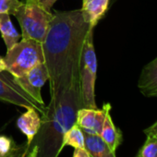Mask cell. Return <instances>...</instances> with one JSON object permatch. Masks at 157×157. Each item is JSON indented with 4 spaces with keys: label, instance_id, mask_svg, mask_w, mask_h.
<instances>
[{
    "label": "cell",
    "instance_id": "cell-5",
    "mask_svg": "<svg viewBox=\"0 0 157 157\" xmlns=\"http://www.w3.org/2000/svg\"><path fill=\"white\" fill-rule=\"evenodd\" d=\"M94 29L91 28L83 48L81 67V92L83 107L97 108L95 102V81L97 74V58L94 45Z\"/></svg>",
    "mask_w": 157,
    "mask_h": 157
},
{
    "label": "cell",
    "instance_id": "cell-4",
    "mask_svg": "<svg viewBox=\"0 0 157 157\" xmlns=\"http://www.w3.org/2000/svg\"><path fill=\"white\" fill-rule=\"evenodd\" d=\"M4 60L6 70L16 78L21 77L36 65L44 62L43 44L32 39H22L7 50Z\"/></svg>",
    "mask_w": 157,
    "mask_h": 157
},
{
    "label": "cell",
    "instance_id": "cell-24",
    "mask_svg": "<svg viewBox=\"0 0 157 157\" xmlns=\"http://www.w3.org/2000/svg\"><path fill=\"white\" fill-rule=\"evenodd\" d=\"M6 69H7V66H6L4 57H1V56H0V72H1V71H4V70H6Z\"/></svg>",
    "mask_w": 157,
    "mask_h": 157
},
{
    "label": "cell",
    "instance_id": "cell-14",
    "mask_svg": "<svg viewBox=\"0 0 157 157\" xmlns=\"http://www.w3.org/2000/svg\"><path fill=\"white\" fill-rule=\"evenodd\" d=\"M0 33L7 46V50L13 47L21 37L13 26L10 16L6 13H0Z\"/></svg>",
    "mask_w": 157,
    "mask_h": 157
},
{
    "label": "cell",
    "instance_id": "cell-7",
    "mask_svg": "<svg viewBox=\"0 0 157 157\" xmlns=\"http://www.w3.org/2000/svg\"><path fill=\"white\" fill-rule=\"evenodd\" d=\"M15 78L21 88L38 104L45 105L41 94L42 87L49 80L48 70L44 62L36 65L23 76L18 78L15 77Z\"/></svg>",
    "mask_w": 157,
    "mask_h": 157
},
{
    "label": "cell",
    "instance_id": "cell-2",
    "mask_svg": "<svg viewBox=\"0 0 157 157\" xmlns=\"http://www.w3.org/2000/svg\"><path fill=\"white\" fill-rule=\"evenodd\" d=\"M83 107L81 82L52 95L41 117V127L30 149L37 147V157H58L65 133L76 124L77 113ZM29 149V150H30Z\"/></svg>",
    "mask_w": 157,
    "mask_h": 157
},
{
    "label": "cell",
    "instance_id": "cell-19",
    "mask_svg": "<svg viewBox=\"0 0 157 157\" xmlns=\"http://www.w3.org/2000/svg\"><path fill=\"white\" fill-rule=\"evenodd\" d=\"M29 151V148L27 147V145H16L12 151L7 154L5 157H25L26 154Z\"/></svg>",
    "mask_w": 157,
    "mask_h": 157
},
{
    "label": "cell",
    "instance_id": "cell-11",
    "mask_svg": "<svg viewBox=\"0 0 157 157\" xmlns=\"http://www.w3.org/2000/svg\"><path fill=\"white\" fill-rule=\"evenodd\" d=\"M109 6V0H88L81 9L84 21L94 28L105 16Z\"/></svg>",
    "mask_w": 157,
    "mask_h": 157
},
{
    "label": "cell",
    "instance_id": "cell-18",
    "mask_svg": "<svg viewBox=\"0 0 157 157\" xmlns=\"http://www.w3.org/2000/svg\"><path fill=\"white\" fill-rule=\"evenodd\" d=\"M15 146L16 144L11 138L5 135H0V154L2 156L9 154Z\"/></svg>",
    "mask_w": 157,
    "mask_h": 157
},
{
    "label": "cell",
    "instance_id": "cell-10",
    "mask_svg": "<svg viewBox=\"0 0 157 157\" xmlns=\"http://www.w3.org/2000/svg\"><path fill=\"white\" fill-rule=\"evenodd\" d=\"M17 127L26 136V145L30 149V145L39 131L41 127V117L35 108H27V111L18 118Z\"/></svg>",
    "mask_w": 157,
    "mask_h": 157
},
{
    "label": "cell",
    "instance_id": "cell-3",
    "mask_svg": "<svg viewBox=\"0 0 157 157\" xmlns=\"http://www.w3.org/2000/svg\"><path fill=\"white\" fill-rule=\"evenodd\" d=\"M22 39H32L44 43L54 18L52 11L46 10L37 0H26L15 11Z\"/></svg>",
    "mask_w": 157,
    "mask_h": 157
},
{
    "label": "cell",
    "instance_id": "cell-15",
    "mask_svg": "<svg viewBox=\"0 0 157 157\" xmlns=\"http://www.w3.org/2000/svg\"><path fill=\"white\" fill-rule=\"evenodd\" d=\"M84 143H85L84 132L80 127L75 124L65 133L63 137L62 147L63 149L65 146H71L74 149L84 148Z\"/></svg>",
    "mask_w": 157,
    "mask_h": 157
},
{
    "label": "cell",
    "instance_id": "cell-26",
    "mask_svg": "<svg viewBox=\"0 0 157 157\" xmlns=\"http://www.w3.org/2000/svg\"><path fill=\"white\" fill-rule=\"evenodd\" d=\"M0 157H5V156H2L1 154H0Z\"/></svg>",
    "mask_w": 157,
    "mask_h": 157
},
{
    "label": "cell",
    "instance_id": "cell-6",
    "mask_svg": "<svg viewBox=\"0 0 157 157\" xmlns=\"http://www.w3.org/2000/svg\"><path fill=\"white\" fill-rule=\"evenodd\" d=\"M0 101L7 102L24 108H35L41 115L44 112L45 105L38 104L16 82L15 77L4 70L0 72Z\"/></svg>",
    "mask_w": 157,
    "mask_h": 157
},
{
    "label": "cell",
    "instance_id": "cell-22",
    "mask_svg": "<svg viewBox=\"0 0 157 157\" xmlns=\"http://www.w3.org/2000/svg\"><path fill=\"white\" fill-rule=\"evenodd\" d=\"M37 1L48 11H51L52 7L54 6V4L57 1V0H37Z\"/></svg>",
    "mask_w": 157,
    "mask_h": 157
},
{
    "label": "cell",
    "instance_id": "cell-25",
    "mask_svg": "<svg viewBox=\"0 0 157 157\" xmlns=\"http://www.w3.org/2000/svg\"><path fill=\"white\" fill-rule=\"evenodd\" d=\"M87 1H88V0H82V4H83V3H86Z\"/></svg>",
    "mask_w": 157,
    "mask_h": 157
},
{
    "label": "cell",
    "instance_id": "cell-21",
    "mask_svg": "<svg viewBox=\"0 0 157 157\" xmlns=\"http://www.w3.org/2000/svg\"><path fill=\"white\" fill-rule=\"evenodd\" d=\"M144 133L146 134V136H152L157 138V121L146 129H144Z\"/></svg>",
    "mask_w": 157,
    "mask_h": 157
},
{
    "label": "cell",
    "instance_id": "cell-12",
    "mask_svg": "<svg viewBox=\"0 0 157 157\" xmlns=\"http://www.w3.org/2000/svg\"><path fill=\"white\" fill-rule=\"evenodd\" d=\"M84 148L92 157H117L116 151L110 149L100 135L88 134L84 132Z\"/></svg>",
    "mask_w": 157,
    "mask_h": 157
},
{
    "label": "cell",
    "instance_id": "cell-16",
    "mask_svg": "<svg viewBox=\"0 0 157 157\" xmlns=\"http://www.w3.org/2000/svg\"><path fill=\"white\" fill-rule=\"evenodd\" d=\"M136 157H157V138L147 136L146 141L138 151Z\"/></svg>",
    "mask_w": 157,
    "mask_h": 157
},
{
    "label": "cell",
    "instance_id": "cell-20",
    "mask_svg": "<svg viewBox=\"0 0 157 157\" xmlns=\"http://www.w3.org/2000/svg\"><path fill=\"white\" fill-rule=\"evenodd\" d=\"M72 157H92L85 148H77L74 149Z\"/></svg>",
    "mask_w": 157,
    "mask_h": 157
},
{
    "label": "cell",
    "instance_id": "cell-23",
    "mask_svg": "<svg viewBox=\"0 0 157 157\" xmlns=\"http://www.w3.org/2000/svg\"><path fill=\"white\" fill-rule=\"evenodd\" d=\"M25 157H37V147L36 146L32 147L29 150V151H28V153L26 154Z\"/></svg>",
    "mask_w": 157,
    "mask_h": 157
},
{
    "label": "cell",
    "instance_id": "cell-9",
    "mask_svg": "<svg viewBox=\"0 0 157 157\" xmlns=\"http://www.w3.org/2000/svg\"><path fill=\"white\" fill-rule=\"evenodd\" d=\"M138 88L146 97H157V57L142 68Z\"/></svg>",
    "mask_w": 157,
    "mask_h": 157
},
{
    "label": "cell",
    "instance_id": "cell-8",
    "mask_svg": "<svg viewBox=\"0 0 157 157\" xmlns=\"http://www.w3.org/2000/svg\"><path fill=\"white\" fill-rule=\"evenodd\" d=\"M110 110V104H105L101 109L82 107L77 113L76 125L85 133L100 135L105 117Z\"/></svg>",
    "mask_w": 157,
    "mask_h": 157
},
{
    "label": "cell",
    "instance_id": "cell-17",
    "mask_svg": "<svg viewBox=\"0 0 157 157\" xmlns=\"http://www.w3.org/2000/svg\"><path fill=\"white\" fill-rule=\"evenodd\" d=\"M21 4L20 0H0V13L14 15Z\"/></svg>",
    "mask_w": 157,
    "mask_h": 157
},
{
    "label": "cell",
    "instance_id": "cell-13",
    "mask_svg": "<svg viewBox=\"0 0 157 157\" xmlns=\"http://www.w3.org/2000/svg\"><path fill=\"white\" fill-rule=\"evenodd\" d=\"M100 137L114 151H117V149L122 142V133L120 129H118L115 126L110 112L105 117Z\"/></svg>",
    "mask_w": 157,
    "mask_h": 157
},
{
    "label": "cell",
    "instance_id": "cell-1",
    "mask_svg": "<svg viewBox=\"0 0 157 157\" xmlns=\"http://www.w3.org/2000/svg\"><path fill=\"white\" fill-rule=\"evenodd\" d=\"M91 28L82 10L54 12L43 43L51 96L80 82L83 48Z\"/></svg>",
    "mask_w": 157,
    "mask_h": 157
}]
</instances>
